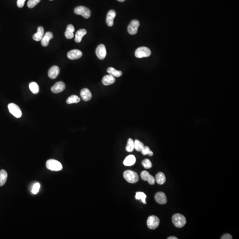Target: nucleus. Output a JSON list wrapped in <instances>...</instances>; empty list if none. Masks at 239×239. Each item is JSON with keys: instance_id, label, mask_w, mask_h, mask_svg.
I'll return each mask as SVG.
<instances>
[{"instance_id": "1", "label": "nucleus", "mask_w": 239, "mask_h": 239, "mask_svg": "<svg viewBox=\"0 0 239 239\" xmlns=\"http://www.w3.org/2000/svg\"><path fill=\"white\" fill-rule=\"evenodd\" d=\"M172 221L174 225L179 228L184 227L187 222L185 217L184 215L179 214H177L173 215L172 218Z\"/></svg>"}, {"instance_id": "2", "label": "nucleus", "mask_w": 239, "mask_h": 239, "mask_svg": "<svg viewBox=\"0 0 239 239\" xmlns=\"http://www.w3.org/2000/svg\"><path fill=\"white\" fill-rule=\"evenodd\" d=\"M46 168L51 171H58L63 169L61 163L55 159H49L46 162Z\"/></svg>"}, {"instance_id": "3", "label": "nucleus", "mask_w": 239, "mask_h": 239, "mask_svg": "<svg viewBox=\"0 0 239 239\" xmlns=\"http://www.w3.org/2000/svg\"><path fill=\"white\" fill-rule=\"evenodd\" d=\"M123 176L125 179L130 184L137 183L139 179L138 174L131 170H127L124 172Z\"/></svg>"}, {"instance_id": "4", "label": "nucleus", "mask_w": 239, "mask_h": 239, "mask_svg": "<svg viewBox=\"0 0 239 239\" xmlns=\"http://www.w3.org/2000/svg\"><path fill=\"white\" fill-rule=\"evenodd\" d=\"M151 54L150 50L145 46L139 47L135 51V56L137 58L148 57Z\"/></svg>"}, {"instance_id": "5", "label": "nucleus", "mask_w": 239, "mask_h": 239, "mask_svg": "<svg viewBox=\"0 0 239 239\" xmlns=\"http://www.w3.org/2000/svg\"><path fill=\"white\" fill-rule=\"evenodd\" d=\"M74 12L77 15H82L84 18H90L91 15V11L87 7L83 6H79L74 9Z\"/></svg>"}, {"instance_id": "6", "label": "nucleus", "mask_w": 239, "mask_h": 239, "mask_svg": "<svg viewBox=\"0 0 239 239\" xmlns=\"http://www.w3.org/2000/svg\"><path fill=\"white\" fill-rule=\"evenodd\" d=\"M8 107L9 112L12 114L13 116L17 118L21 117L22 113L21 109L18 105L14 103H10L8 104Z\"/></svg>"}, {"instance_id": "7", "label": "nucleus", "mask_w": 239, "mask_h": 239, "mask_svg": "<svg viewBox=\"0 0 239 239\" xmlns=\"http://www.w3.org/2000/svg\"><path fill=\"white\" fill-rule=\"evenodd\" d=\"M160 223L159 218L156 216H151L148 218L147 225L151 229H155L159 226Z\"/></svg>"}, {"instance_id": "8", "label": "nucleus", "mask_w": 239, "mask_h": 239, "mask_svg": "<svg viewBox=\"0 0 239 239\" xmlns=\"http://www.w3.org/2000/svg\"><path fill=\"white\" fill-rule=\"evenodd\" d=\"M139 26V22L136 20H132L128 26V31L130 35H135L138 32V29Z\"/></svg>"}, {"instance_id": "9", "label": "nucleus", "mask_w": 239, "mask_h": 239, "mask_svg": "<svg viewBox=\"0 0 239 239\" xmlns=\"http://www.w3.org/2000/svg\"><path fill=\"white\" fill-rule=\"evenodd\" d=\"M96 54L98 59L104 60L106 56V50L104 44H100L97 46L96 50Z\"/></svg>"}, {"instance_id": "10", "label": "nucleus", "mask_w": 239, "mask_h": 239, "mask_svg": "<svg viewBox=\"0 0 239 239\" xmlns=\"http://www.w3.org/2000/svg\"><path fill=\"white\" fill-rule=\"evenodd\" d=\"M65 88H66L65 84L63 82L60 81L55 83L51 87V91L55 94H58L63 91Z\"/></svg>"}, {"instance_id": "11", "label": "nucleus", "mask_w": 239, "mask_h": 239, "mask_svg": "<svg viewBox=\"0 0 239 239\" xmlns=\"http://www.w3.org/2000/svg\"><path fill=\"white\" fill-rule=\"evenodd\" d=\"M141 179L143 180L148 181L149 184L150 185H154L156 182V180L153 176L151 175L146 170H144L140 174Z\"/></svg>"}, {"instance_id": "12", "label": "nucleus", "mask_w": 239, "mask_h": 239, "mask_svg": "<svg viewBox=\"0 0 239 239\" xmlns=\"http://www.w3.org/2000/svg\"><path fill=\"white\" fill-rule=\"evenodd\" d=\"M68 57L71 60H77L80 58L82 56V53L79 50L74 49L68 52Z\"/></svg>"}, {"instance_id": "13", "label": "nucleus", "mask_w": 239, "mask_h": 239, "mask_svg": "<svg viewBox=\"0 0 239 239\" xmlns=\"http://www.w3.org/2000/svg\"><path fill=\"white\" fill-rule=\"evenodd\" d=\"M155 198L157 202L160 204H165L167 202L166 195L163 192H159L157 193L155 195Z\"/></svg>"}, {"instance_id": "14", "label": "nucleus", "mask_w": 239, "mask_h": 239, "mask_svg": "<svg viewBox=\"0 0 239 239\" xmlns=\"http://www.w3.org/2000/svg\"><path fill=\"white\" fill-rule=\"evenodd\" d=\"M60 72V68L58 66H53L48 71V76L51 79H55L58 76Z\"/></svg>"}, {"instance_id": "15", "label": "nucleus", "mask_w": 239, "mask_h": 239, "mask_svg": "<svg viewBox=\"0 0 239 239\" xmlns=\"http://www.w3.org/2000/svg\"><path fill=\"white\" fill-rule=\"evenodd\" d=\"M116 15V12L113 10H111L108 12L106 16V22L109 27L113 26V25L114 19Z\"/></svg>"}, {"instance_id": "16", "label": "nucleus", "mask_w": 239, "mask_h": 239, "mask_svg": "<svg viewBox=\"0 0 239 239\" xmlns=\"http://www.w3.org/2000/svg\"><path fill=\"white\" fill-rule=\"evenodd\" d=\"M80 95L83 101H90L92 98V94L87 88H84L81 91Z\"/></svg>"}, {"instance_id": "17", "label": "nucleus", "mask_w": 239, "mask_h": 239, "mask_svg": "<svg viewBox=\"0 0 239 239\" xmlns=\"http://www.w3.org/2000/svg\"><path fill=\"white\" fill-rule=\"evenodd\" d=\"M53 38L52 33L50 32H46L42 38L41 44L43 46H46L49 44L50 40Z\"/></svg>"}, {"instance_id": "18", "label": "nucleus", "mask_w": 239, "mask_h": 239, "mask_svg": "<svg viewBox=\"0 0 239 239\" xmlns=\"http://www.w3.org/2000/svg\"><path fill=\"white\" fill-rule=\"evenodd\" d=\"M44 35V29L43 27H39L37 29V33L33 36V39L36 41H41Z\"/></svg>"}, {"instance_id": "19", "label": "nucleus", "mask_w": 239, "mask_h": 239, "mask_svg": "<svg viewBox=\"0 0 239 239\" xmlns=\"http://www.w3.org/2000/svg\"><path fill=\"white\" fill-rule=\"evenodd\" d=\"M75 29L74 26L72 24L68 25L65 33V36L68 39H71L74 37V32Z\"/></svg>"}, {"instance_id": "20", "label": "nucleus", "mask_w": 239, "mask_h": 239, "mask_svg": "<svg viewBox=\"0 0 239 239\" xmlns=\"http://www.w3.org/2000/svg\"><path fill=\"white\" fill-rule=\"evenodd\" d=\"M102 82L104 86L110 85L115 82V78L110 74L105 75L102 78Z\"/></svg>"}, {"instance_id": "21", "label": "nucleus", "mask_w": 239, "mask_h": 239, "mask_svg": "<svg viewBox=\"0 0 239 239\" xmlns=\"http://www.w3.org/2000/svg\"><path fill=\"white\" fill-rule=\"evenodd\" d=\"M87 33V31L84 29H81L76 32L75 34V41L77 43L81 42L82 37Z\"/></svg>"}, {"instance_id": "22", "label": "nucleus", "mask_w": 239, "mask_h": 239, "mask_svg": "<svg viewBox=\"0 0 239 239\" xmlns=\"http://www.w3.org/2000/svg\"><path fill=\"white\" fill-rule=\"evenodd\" d=\"M136 159L133 155H130L128 156L124 160V165L126 166H131L135 164Z\"/></svg>"}, {"instance_id": "23", "label": "nucleus", "mask_w": 239, "mask_h": 239, "mask_svg": "<svg viewBox=\"0 0 239 239\" xmlns=\"http://www.w3.org/2000/svg\"><path fill=\"white\" fill-rule=\"evenodd\" d=\"M156 180L157 184L162 185L165 183L166 179L165 175L162 172H159L156 176Z\"/></svg>"}, {"instance_id": "24", "label": "nucleus", "mask_w": 239, "mask_h": 239, "mask_svg": "<svg viewBox=\"0 0 239 239\" xmlns=\"http://www.w3.org/2000/svg\"><path fill=\"white\" fill-rule=\"evenodd\" d=\"M8 177V174L4 170H0V187L6 184Z\"/></svg>"}, {"instance_id": "25", "label": "nucleus", "mask_w": 239, "mask_h": 239, "mask_svg": "<svg viewBox=\"0 0 239 239\" xmlns=\"http://www.w3.org/2000/svg\"><path fill=\"white\" fill-rule=\"evenodd\" d=\"M108 73L110 75H112L113 77H120V76L122 75V71H117L113 68H108L107 70Z\"/></svg>"}, {"instance_id": "26", "label": "nucleus", "mask_w": 239, "mask_h": 239, "mask_svg": "<svg viewBox=\"0 0 239 239\" xmlns=\"http://www.w3.org/2000/svg\"><path fill=\"white\" fill-rule=\"evenodd\" d=\"M80 98L77 95H73L69 97L67 99L66 102L67 104H71L73 103H77L80 101Z\"/></svg>"}, {"instance_id": "27", "label": "nucleus", "mask_w": 239, "mask_h": 239, "mask_svg": "<svg viewBox=\"0 0 239 239\" xmlns=\"http://www.w3.org/2000/svg\"><path fill=\"white\" fill-rule=\"evenodd\" d=\"M29 89L30 90L31 92H32L33 94L36 95V94H37L39 93L40 88H39V86L37 84V83L34 82H31L29 84Z\"/></svg>"}, {"instance_id": "28", "label": "nucleus", "mask_w": 239, "mask_h": 239, "mask_svg": "<svg viewBox=\"0 0 239 239\" xmlns=\"http://www.w3.org/2000/svg\"><path fill=\"white\" fill-rule=\"evenodd\" d=\"M134 149V143L133 139L129 138L128 140L127 145L126 147V150L129 153H131Z\"/></svg>"}, {"instance_id": "29", "label": "nucleus", "mask_w": 239, "mask_h": 239, "mask_svg": "<svg viewBox=\"0 0 239 239\" xmlns=\"http://www.w3.org/2000/svg\"><path fill=\"white\" fill-rule=\"evenodd\" d=\"M135 197V199L140 200L144 204H146L147 203L146 202V198L147 196L146 194L143 192H136Z\"/></svg>"}, {"instance_id": "30", "label": "nucleus", "mask_w": 239, "mask_h": 239, "mask_svg": "<svg viewBox=\"0 0 239 239\" xmlns=\"http://www.w3.org/2000/svg\"><path fill=\"white\" fill-rule=\"evenodd\" d=\"M134 149L138 152H141L142 149L144 147V144L138 139H135L134 141Z\"/></svg>"}, {"instance_id": "31", "label": "nucleus", "mask_w": 239, "mask_h": 239, "mask_svg": "<svg viewBox=\"0 0 239 239\" xmlns=\"http://www.w3.org/2000/svg\"><path fill=\"white\" fill-rule=\"evenodd\" d=\"M142 164L144 167L146 169H150L152 168L153 166L152 162L149 159H145L142 162Z\"/></svg>"}, {"instance_id": "32", "label": "nucleus", "mask_w": 239, "mask_h": 239, "mask_svg": "<svg viewBox=\"0 0 239 239\" xmlns=\"http://www.w3.org/2000/svg\"><path fill=\"white\" fill-rule=\"evenodd\" d=\"M40 0H29L27 3V6L29 8H34L37 6L38 3H40Z\"/></svg>"}, {"instance_id": "33", "label": "nucleus", "mask_w": 239, "mask_h": 239, "mask_svg": "<svg viewBox=\"0 0 239 239\" xmlns=\"http://www.w3.org/2000/svg\"><path fill=\"white\" fill-rule=\"evenodd\" d=\"M40 187V184L39 183H37L34 184V186H33V189H32V193L34 194H37L39 192Z\"/></svg>"}, {"instance_id": "34", "label": "nucleus", "mask_w": 239, "mask_h": 239, "mask_svg": "<svg viewBox=\"0 0 239 239\" xmlns=\"http://www.w3.org/2000/svg\"><path fill=\"white\" fill-rule=\"evenodd\" d=\"M151 151V150L148 147L144 146V147L142 149L141 152L142 154L143 155L145 156V155H148Z\"/></svg>"}, {"instance_id": "35", "label": "nucleus", "mask_w": 239, "mask_h": 239, "mask_svg": "<svg viewBox=\"0 0 239 239\" xmlns=\"http://www.w3.org/2000/svg\"><path fill=\"white\" fill-rule=\"evenodd\" d=\"M26 0H17V5L19 8H21L24 6Z\"/></svg>"}, {"instance_id": "36", "label": "nucleus", "mask_w": 239, "mask_h": 239, "mask_svg": "<svg viewBox=\"0 0 239 239\" xmlns=\"http://www.w3.org/2000/svg\"><path fill=\"white\" fill-rule=\"evenodd\" d=\"M221 239H232V237L229 234H225L221 238Z\"/></svg>"}, {"instance_id": "37", "label": "nucleus", "mask_w": 239, "mask_h": 239, "mask_svg": "<svg viewBox=\"0 0 239 239\" xmlns=\"http://www.w3.org/2000/svg\"><path fill=\"white\" fill-rule=\"evenodd\" d=\"M168 239H178V238L176 237H170L167 238Z\"/></svg>"}, {"instance_id": "38", "label": "nucleus", "mask_w": 239, "mask_h": 239, "mask_svg": "<svg viewBox=\"0 0 239 239\" xmlns=\"http://www.w3.org/2000/svg\"><path fill=\"white\" fill-rule=\"evenodd\" d=\"M118 1L120 2H125V0H117Z\"/></svg>"}, {"instance_id": "39", "label": "nucleus", "mask_w": 239, "mask_h": 239, "mask_svg": "<svg viewBox=\"0 0 239 239\" xmlns=\"http://www.w3.org/2000/svg\"><path fill=\"white\" fill-rule=\"evenodd\" d=\"M50 1H53V0H50Z\"/></svg>"}]
</instances>
